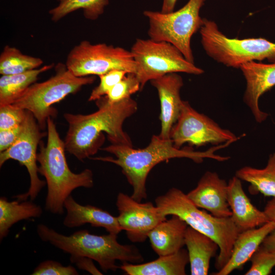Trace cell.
I'll return each mask as SVG.
<instances>
[{"instance_id":"obj_1","label":"cell","mask_w":275,"mask_h":275,"mask_svg":"<svg viewBox=\"0 0 275 275\" xmlns=\"http://www.w3.org/2000/svg\"><path fill=\"white\" fill-rule=\"evenodd\" d=\"M96 101L98 109L93 113L64 114L69 125L64 140L65 149L80 161L90 158L100 149L104 141V132L112 144L132 147L123 124L136 112V102L130 97L110 103L104 96Z\"/></svg>"},{"instance_id":"obj_2","label":"cell","mask_w":275,"mask_h":275,"mask_svg":"<svg viewBox=\"0 0 275 275\" xmlns=\"http://www.w3.org/2000/svg\"><path fill=\"white\" fill-rule=\"evenodd\" d=\"M232 143L229 141L212 147L207 151H196L191 147L182 149L177 148L171 139H164L159 135H154L149 144L145 148L136 149L127 145L112 144L100 150L113 154L115 157H96L91 159L113 163L119 166L132 186L131 197L138 202H142L147 197L146 184L148 175L156 164L172 158L183 157L189 158L196 163H201L206 158L224 161L229 157L215 154V152Z\"/></svg>"},{"instance_id":"obj_3","label":"cell","mask_w":275,"mask_h":275,"mask_svg":"<svg viewBox=\"0 0 275 275\" xmlns=\"http://www.w3.org/2000/svg\"><path fill=\"white\" fill-rule=\"evenodd\" d=\"M46 127V144L44 145L41 141L37 153L38 172L45 177L47 186L45 209L51 213L62 214L64 201L73 190L93 186V174L89 169L79 173L72 172L66 160L64 141L61 139L51 117L47 118Z\"/></svg>"},{"instance_id":"obj_4","label":"cell","mask_w":275,"mask_h":275,"mask_svg":"<svg viewBox=\"0 0 275 275\" xmlns=\"http://www.w3.org/2000/svg\"><path fill=\"white\" fill-rule=\"evenodd\" d=\"M37 232L43 241L50 243L71 256L86 257L96 261L104 272L116 271L119 267L116 263L117 260L133 264L144 260L138 248L120 243L116 234L108 233L97 235L81 230L67 236L42 224L38 225Z\"/></svg>"},{"instance_id":"obj_5","label":"cell","mask_w":275,"mask_h":275,"mask_svg":"<svg viewBox=\"0 0 275 275\" xmlns=\"http://www.w3.org/2000/svg\"><path fill=\"white\" fill-rule=\"evenodd\" d=\"M155 202L163 216L177 215L188 226L213 239L219 246L215 267L219 270L226 264L231 256L234 241L240 233L231 216L217 217L200 209L186 194L175 187L158 196Z\"/></svg>"},{"instance_id":"obj_6","label":"cell","mask_w":275,"mask_h":275,"mask_svg":"<svg viewBox=\"0 0 275 275\" xmlns=\"http://www.w3.org/2000/svg\"><path fill=\"white\" fill-rule=\"evenodd\" d=\"M203 48L208 56L227 67L239 68L244 64L267 59L275 62V43L265 38H230L212 20L204 18L199 30Z\"/></svg>"},{"instance_id":"obj_7","label":"cell","mask_w":275,"mask_h":275,"mask_svg":"<svg viewBox=\"0 0 275 275\" xmlns=\"http://www.w3.org/2000/svg\"><path fill=\"white\" fill-rule=\"evenodd\" d=\"M56 70V74L47 80L31 85L12 103L31 112L42 130L47 126V118H54L57 115L53 104L77 92L84 86L92 84L95 79L94 76H76L61 63L57 65Z\"/></svg>"},{"instance_id":"obj_8","label":"cell","mask_w":275,"mask_h":275,"mask_svg":"<svg viewBox=\"0 0 275 275\" xmlns=\"http://www.w3.org/2000/svg\"><path fill=\"white\" fill-rule=\"evenodd\" d=\"M206 0H188L181 8L169 13L145 10L143 14L148 20L150 39L165 41L176 47L188 61L194 63L190 45L193 35L204 23L200 15Z\"/></svg>"},{"instance_id":"obj_9","label":"cell","mask_w":275,"mask_h":275,"mask_svg":"<svg viewBox=\"0 0 275 275\" xmlns=\"http://www.w3.org/2000/svg\"><path fill=\"white\" fill-rule=\"evenodd\" d=\"M130 51L141 89L148 81L169 73L200 75L204 73L203 69L187 60L176 47L167 42L136 39Z\"/></svg>"},{"instance_id":"obj_10","label":"cell","mask_w":275,"mask_h":275,"mask_svg":"<svg viewBox=\"0 0 275 275\" xmlns=\"http://www.w3.org/2000/svg\"><path fill=\"white\" fill-rule=\"evenodd\" d=\"M65 65L77 77L100 76L115 69L134 74L136 71L130 50L105 43L93 44L86 40L71 50Z\"/></svg>"},{"instance_id":"obj_11","label":"cell","mask_w":275,"mask_h":275,"mask_svg":"<svg viewBox=\"0 0 275 275\" xmlns=\"http://www.w3.org/2000/svg\"><path fill=\"white\" fill-rule=\"evenodd\" d=\"M41 130L33 114L26 110L18 139L8 149L0 152L1 167L8 160L14 159L24 166L29 173L30 185L28 191L13 197L19 201L27 200L29 198L31 201L34 200L46 184L39 178L37 164L38 146L41 139L47 135Z\"/></svg>"},{"instance_id":"obj_12","label":"cell","mask_w":275,"mask_h":275,"mask_svg":"<svg viewBox=\"0 0 275 275\" xmlns=\"http://www.w3.org/2000/svg\"><path fill=\"white\" fill-rule=\"evenodd\" d=\"M170 139L178 149L185 143L200 147L207 144L220 145L239 139L229 130L221 128L212 119L194 109L183 101L178 119L173 126Z\"/></svg>"},{"instance_id":"obj_13","label":"cell","mask_w":275,"mask_h":275,"mask_svg":"<svg viewBox=\"0 0 275 275\" xmlns=\"http://www.w3.org/2000/svg\"><path fill=\"white\" fill-rule=\"evenodd\" d=\"M116 206L119 224L133 242H142L159 223L167 219L158 207L151 202H138L123 193L117 197Z\"/></svg>"},{"instance_id":"obj_14","label":"cell","mask_w":275,"mask_h":275,"mask_svg":"<svg viewBox=\"0 0 275 275\" xmlns=\"http://www.w3.org/2000/svg\"><path fill=\"white\" fill-rule=\"evenodd\" d=\"M228 183L215 172L207 171L197 186L186 195L198 208L205 209L214 216L230 217L232 212L227 197Z\"/></svg>"},{"instance_id":"obj_15","label":"cell","mask_w":275,"mask_h":275,"mask_svg":"<svg viewBox=\"0 0 275 275\" xmlns=\"http://www.w3.org/2000/svg\"><path fill=\"white\" fill-rule=\"evenodd\" d=\"M239 69L246 84L243 101L256 121L261 123L266 119L268 114L260 109L259 100L264 93L275 86V62L263 64L253 61L241 65Z\"/></svg>"},{"instance_id":"obj_16","label":"cell","mask_w":275,"mask_h":275,"mask_svg":"<svg viewBox=\"0 0 275 275\" xmlns=\"http://www.w3.org/2000/svg\"><path fill=\"white\" fill-rule=\"evenodd\" d=\"M150 81L158 92L160 103L161 130L159 135L162 139H169L183 101L180 95L183 85V79L177 73H172Z\"/></svg>"},{"instance_id":"obj_17","label":"cell","mask_w":275,"mask_h":275,"mask_svg":"<svg viewBox=\"0 0 275 275\" xmlns=\"http://www.w3.org/2000/svg\"><path fill=\"white\" fill-rule=\"evenodd\" d=\"M227 197L231 217L240 232L270 221L264 211L252 204L243 189L241 180L236 176L228 182Z\"/></svg>"},{"instance_id":"obj_18","label":"cell","mask_w":275,"mask_h":275,"mask_svg":"<svg viewBox=\"0 0 275 275\" xmlns=\"http://www.w3.org/2000/svg\"><path fill=\"white\" fill-rule=\"evenodd\" d=\"M275 229V222L269 221L259 228L240 232L233 246L231 256L226 264L214 275H228L235 270H241L264 239Z\"/></svg>"},{"instance_id":"obj_19","label":"cell","mask_w":275,"mask_h":275,"mask_svg":"<svg viewBox=\"0 0 275 275\" xmlns=\"http://www.w3.org/2000/svg\"><path fill=\"white\" fill-rule=\"evenodd\" d=\"M66 215L63 225L69 228L77 227L86 224L92 226L102 227L109 233L118 235L122 230L117 217L100 208L90 205H82L70 195L64 203Z\"/></svg>"},{"instance_id":"obj_20","label":"cell","mask_w":275,"mask_h":275,"mask_svg":"<svg viewBox=\"0 0 275 275\" xmlns=\"http://www.w3.org/2000/svg\"><path fill=\"white\" fill-rule=\"evenodd\" d=\"M188 225L176 215L162 221L149 233L151 245L159 256L175 253L185 245V233Z\"/></svg>"},{"instance_id":"obj_21","label":"cell","mask_w":275,"mask_h":275,"mask_svg":"<svg viewBox=\"0 0 275 275\" xmlns=\"http://www.w3.org/2000/svg\"><path fill=\"white\" fill-rule=\"evenodd\" d=\"M191 275H207L212 258L219 250L217 243L211 237L188 226L185 237Z\"/></svg>"},{"instance_id":"obj_22","label":"cell","mask_w":275,"mask_h":275,"mask_svg":"<svg viewBox=\"0 0 275 275\" xmlns=\"http://www.w3.org/2000/svg\"><path fill=\"white\" fill-rule=\"evenodd\" d=\"M188 263V252L182 248L175 253L159 256L145 263L124 262L120 268L127 275H185Z\"/></svg>"},{"instance_id":"obj_23","label":"cell","mask_w":275,"mask_h":275,"mask_svg":"<svg viewBox=\"0 0 275 275\" xmlns=\"http://www.w3.org/2000/svg\"><path fill=\"white\" fill-rule=\"evenodd\" d=\"M43 213L40 206L32 201H8L5 197L0 198V240L6 237L10 228L21 220L41 216Z\"/></svg>"},{"instance_id":"obj_24","label":"cell","mask_w":275,"mask_h":275,"mask_svg":"<svg viewBox=\"0 0 275 275\" xmlns=\"http://www.w3.org/2000/svg\"><path fill=\"white\" fill-rule=\"evenodd\" d=\"M54 64L25 72L2 75L0 78V106L12 104L38 79L42 73L51 69Z\"/></svg>"},{"instance_id":"obj_25","label":"cell","mask_w":275,"mask_h":275,"mask_svg":"<svg viewBox=\"0 0 275 275\" xmlns=\"http://www.w3.org/2000/svg\"><path fill=\"white\" fill-rule=\"evenodd\" d=\"M235 176L249 183L253 193L275 197V153L269 155L265 168L243 167L236 172Z\"/></svg>"},{"instance_id":"obj_26","label":"cell","mask_w":275,"mask_h":275,"mask_svg":"<svg viewBox=\"0 0 275 275\" xmlns=\"http://www.w3.org/2000/svg\"><path fill=\"white\" fill-rule=\"evenodd\" d=\"M43 61L22 53L14 47L6 46L0 56V74L12 75L38 68Z\"/></svg>"},{"instance_id":"obj_27","label":"cell","mask_w":275,"mask_h":275,"mask_svg":"<svg viewBox=\"0 0 275 275\" xmlns=\"http://www.w3.org/2000/svg\"><path fill=\"white\" fill-rule=\"evenodd\" d=\"M108 0H60L57 6L49 11L51 20L57 22L78 9H82L85 17L95 20L104 12Z\"/></svg>"},{"instance_id":"obj_28","label":"cell","mask_w":275,"mask_h":275,"mask_svg":"<svg viewBox=\"0 0 275 275\" xmlns=\"http://www.w3.org/2000/svg\"><path fill=\"white\" fill-rule=\"evenodd\" d=\"M140 90L141 84L136 75L128 73L104 97L108 102L115 103L130 98L132 94Z\"/></svg>"},{"instance_id":"obj_29","label":"cell","mask_w":275,"mask_h":275,"mask_svg":"<svg viewBox=\"0 0 275 275\" xmlns=\"http://www.w3.org/2000/svg\"><path fill=\"white\" fill-rule=\"evenodd\" d=\"M251 265L245 275H269L275 266V252L261 244L252 256Z\"/></svg>"},{"instance_id":"obj_30","label":"cell","mask_w":275,"mask_h":275,"mask_svg":"<svg viewBox=\"0 0 275 275\" xmlns=\"http://www.w3.org/2000/svg\"><path fill=\"white\" fill-rule=\"evenodd\" d=\"M128 73L127 72L115 69L99 76L100 82L92 91L89 101H96L105 96L108 91Z\"/></svg>"},{"instance_id":"obj_31","label":"cell","mask_w":275,"mask_h":275,"mask_svg":"<svg viewBox=\"0 0 275 275\" xmlns=\"http://www.w3.org/2000/svg\"><path fill=\"white\" fill-rule=\"evenodd\" d=\"M26 110L12 104L0 106V130L14 128L23 122Z\"/></svg>"},{"instance_id":"obj_32","label":"cell","mask_w":275,"mask_h":275,"mask_svg":"<svg viewBox=\"0 0 275 275\" xmlns=\"http://www.w3.org/2000/svg\"><path fill=\"white\" fill-rule=\"evenodd\" d=\"M78 272L71 265L63 266L59 262L46 260L41 262L34 270L32 275H77Z\"/></svg>"},{"instance_id":"obj_33","label":"cell","mask_w":275,"mask_h":275,"mask_svg":"<svg viewBox=\"0 0 275 275\" xmlns=\"http://www.w3.org/2000/svg\"><path fill=\"white\" fill-rule=\"evenodd\" d=\"M22 128V124L14 128L0 130V152L10 147L18 139Z\"/></svg>"},{"instance_id":"obj_34","label":"cell","mask_w":275,"mask_h":275,"mask_svg":"<svg viewBox=\"0 0 275 275\" xmlns=\"http://www.w3.org/2000/svg\"><path fill=\"white\" fill-rule=\"evenodd\" d=\"M70 260L79 269L86 270L92 274H102L95 266L93 260L90 258L70 256Z\"/></svg>"},{"instance_id":"obj_35","label":"cell","mask_w":275,"mask_h":275,"mask_svg":"<svg viewBox=\"0 0 275 275\" xmlns=\"http://www.w3.org/2000/svg\"><path fill=\"white\" fill-rule=\"evenodd\" d=\"M263 211L270 221L275 222V197L267 202Z\"/></svg>"},{"instance_id":"obj_36","label":"cell","mask_w":275,"mask_h":275,"mask_svg":"<svg viewBox=\"0 0 275 275\" xmlns=\"http://www.w3.org/2000/svg\"><path fill=\"white\" fill-rule=\"evenodd\" d=\"M262 244L267 249L275 252V229L267 235Z\"/></svg>"},{"instance_id":"obj_37","label":"cell","mask_w":275,"mask_h":275,"mask_svg":"<svg viewBox=\"0 0 275 275\" xmlns=\"http://www.w3.org/2000/svg\"><path fill=\"white\" fill-rule=\"evenodd\" d=\"M178 0H163L161 12L162 13H169L174 10Z\"/></svg>"}]
</instances>
